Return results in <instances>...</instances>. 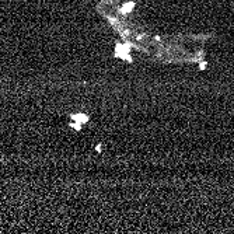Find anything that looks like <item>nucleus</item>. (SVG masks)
<instances>
[{
	"mask_svg": "<svg viewBox=\"0 0 234 234\" xmlns=\"http://www.w3.org/2000/svg\"><path fill=\"white\" fill-rule=\"evenodd\" d=\"M72 119L74 122H79V124H84V122L88 121V118L86 115H80V114H77V115H72Z\"/></svg>",
	"mask_w": 234,
	"mask_h": 234,
	"instance_id": "1",
	"label": "nucleus"
}]
</instances>
